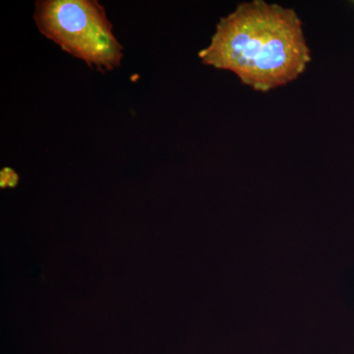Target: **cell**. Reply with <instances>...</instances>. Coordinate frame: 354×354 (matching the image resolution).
I'll use <instances>...</instances> for the list:
<instances>
[{"label":"cell","instance_id":"6da1fadb","mask_svg":"<svg viewBox=\"0 0 354 354\" xmlns=\"http://www.w3.org/2000/svg\"><path fill=\"white\" fill-rule=\"evenodd\" d=\"M199 57L234 72L253 90L269 92L297 80L311 62V50L293 9L255 0L221 18Z\"/></svg>","mask_w":354,"mask_h":354},{"label":"cell","instance_id":"7a4b0ae2","mask_svg":"<svg viewBox=\"0 0 354 354\" xmlns=\"http://www.w3.org/2000/svg\"><path fill=\"white\" fill-rule=\"evenodd\" d=\"M39 32L90 67L120 66L123 48L115 38L106 10L95 0H43L36 4Z\"/></svg>","mask_w":354,"mask_h":354},{"label":"cell","instance_id":"3957f363","mask_svg":"<svg viewBox=\"0 0 354 354\" xmlns=\"http://www.w3.org/2000/svg\"><path fill=\"white\" fill-rule=\"evenodd\" d=\"M18 181L17 174H15L10 169H4L1 171V186L6 187V186H14Z\"/></svg>","mask_w":354,"mask_h":354}]
</instances>
